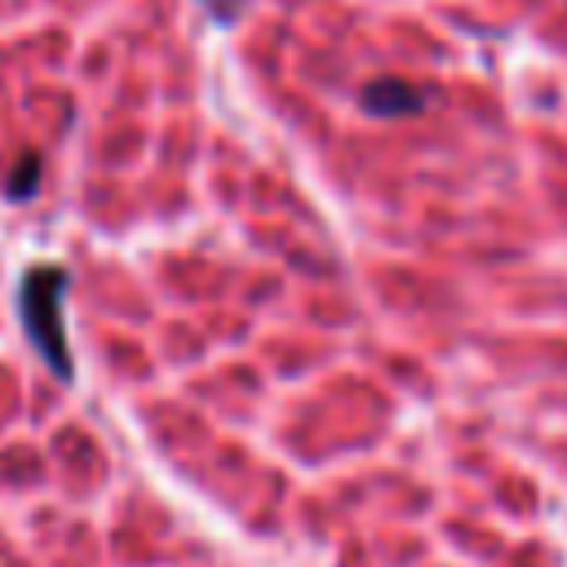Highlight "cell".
<instances>
[{
    "mask_svg": "<svg viewBox=\"0 0 567 567\" xmlns=\"http://www.w3.org/2000/svg\"><path fill=\"white\" fill-rule=\"evenodd\" d=\"M35 177H40V159L35 155H22V168H13V177H9V195L13 199H27L35 190Z\"/></svg>",
    "mask_w": 567,
    "mask_h": 567,
    "instance_id": "cell-3",
    "label": "cell"
},
{
    "mask_svg": "<svg viewBox=\"0 0 567 567\" xmlns=\"http://www.w3.org/2000/svg\"><path fill=\"white\" fill-rule=\"evenodd\" d=\"M62 266H31L22 279V323L44 363L66 381L71 377V354H66V328H62Z\"/></svg>",
    "mask_w": 567,
    "mask_h": 567,
    "instance_id": "cell-1",
    "label": "cell"
},
{
    "mask_svg": "<svg viewBox=\"0 0 567 567\" xmlns=\"http://www.w3.org/2000/svg\"><path fill=\"white\" fill-rule=\"evenodd\" d=\"M363 106L377 111V115H403V111L421 106V93L412 84H403V80H377V84H368Z\"/></svg>",
    "mask_w": 567,
    "mask_h": 567,
    "instance_id": "cell-2",
    "label": "cell"
}]
</instances>
